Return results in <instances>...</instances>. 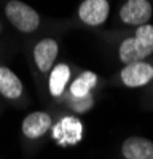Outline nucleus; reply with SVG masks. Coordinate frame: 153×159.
Returning <instances> with one entry per match:
<instances>
[{
    "mask_svg": "<svg viewBox=\"0 0 153 159\" xmlns=\"http://www.w3.org/2000/svg\"><path fill=\"white\" fill-rule=\"evenodd\" d=\"M153 54V24L136 27L132 37L124 38L118 46V57L128 65L132 62H142Z\"/></svg>",
    "mask_w": 153,
    "mask_h": 159,
    "instance_id": "obj_1",
    "label": "nucleus"
},
{
    "mask_svg": "<svg viewBox=\"0 0 153 159\" xmlns=\"http://www.w3.org/2000/svg\"><path fill=\"white\" fill-rule=\"evenodd\" d=\"M5 16L16 30L22 34H32L40 27V15L21 0H10L5 5Z\"/></svg>",
    "mask_w": 153,
    "mask_h": 159,
    "instance_id": "obj_2",
    "label": "nucleus"
},
{
    "mask_svg": "<svg viewBox=\"0 0 153 159\" xmlns=\"http://www.w3.org/2000/svg\"><path fill=\"white\" fill-rule=\"evenodd\" d=\"M51 137L59 147H73L83 139V124L76 116H64L53 124Z\"/></svg>",
    "mask_w": 153,
    "mask_h": 159,
    "instance_id": "obj_3",
    "label": "nucleus"
},
{
    "mask_svg": "<svg viewBox=\"0 0 153 159\" xmlns=\"http://www.w3.org/2000/svg\"><path fill=\"white\" fill-rule=\"evenodd\" d=\"M153 15V7L148 0H128L120 8V19L131 27L148 24Z\"/></svg>",
    "mask_w": 153,
    "mask_h": 159,
    "instance_id": "obj_4",
    "label": "nucleus"
},
{
    "mask_svg": "<svg viewBox=\"0 0 153 159\" xmlns=\"http://www.w3.org/2000/svg\"><path fill=\"white\" fill-rule=\"evenodd\" d=\"M58 54H59V43L51 37L38 40L32 49L34 62L42 73H49L53 70Z\"/></svg>",
    "mask_w": 153,
    "mask_h": 159,
    "instance_id": "obj_5",
    "label": "nucleus"
},
{
    "mask_svg": "<svg viewBox=\"0 0 153 159\" xmlns=\"http://www.w3.org/2000/svg\"><path fill=\"white\" fill-rule=\"evenodd\" d=\"M110 15L109 0H83L78 7V18L89 27L102 25Z\"/></svg>",
    "mask_w": 153,
    "mask_h": 159,
    "instance_id": "obj_6",
    "label": "nucleus"
},
{
    "mask_svg": "<svg viewBox=\"0 0 153 159\" xmlns=\"http://www.w3.org/2000/svg\"><path fill=\"white\" fill-rule=\"evenodd\" d=\"M121 83L126 88H140L148 84L153 80V65L142 61L128 64L120 72Z\"/></svg>",
    "mask_w": 153,
    "mask_h": 159,
    "instance_id": "obj_7",
    "label": "nucleus"
},
{
    "mask_svg": "<svg viewBox=\"0 0 153 159\" xmlns=\"http://www.w3.org/2000/svg\"><path fill=\"white\" fill-rule=\"evenodd\" d=\"M53 127V119L46 111H32L22 119L21 130L26 139L37 140Z\"/></svg>",
    "mask_w": 153,
    "mask_h": 159,
    "instance_id": "obj_8",
    "label": "nucleus"
},
{
    "mask_svg": "<svg viewBox=\"0 0 153 159\" xmlns=\"http://www.w3.org/2000/svg\"><path fill=\"white\" fill-rule=\"evenodd\" d=\"M124 159H153V142L145 137H128L121 145Z\"/></svg>",
    "mask_w": 153,
    "mask_h": 159,
    "instance_id": "obj_9",
    "label": "nucleus"
},
{
    "mask_svg": "<svg viewBox=\"0 0 153 159\" xmlns=\"http://www.w3.org/2000/svg\"><path fill=\"white\" fill-rule=\"evenodd\" d=\"M22 81L11 69L0 65V94L8 100H16L22 96Z\"/></svg>",
    "mask_w": 153,
    "mask_h": 159,
    "instance_id": "obj_10",
    "label": "nucleus"
},
{
    "mask_svg": "<svg viewBox=\"0 0 153 159\" xmlns=\"http://www.w3.org/2000/svg\"><path fill=\"white\" fill-rule=\"evenodd\" d=\"M49 80H48V89L49 94L53 97H61L64 92H66V88L69 84L70 80V67L67 64H58L53 67V70L49 72Z\"/></svg>",
    "mask_w": 153,
    "mask_h": 159,
    "instance_id": "obj_11",
    "label": "nucleus"
},
{
    "mask_svg": "<svg viewBox=\"0 0 153 159\" xmlns=\"http://www.w3.org/2000/svg\"><path fill=\"white\" fill-rule=\"evenodd\" d=\"M97 73L94 72H83L80 76H76L69 86V94L72 97H86L91 94V91L97 84Z\"/></svg>",
    "mask_w": 153,
    "mask_h": 159,
    "instance_id": "obj_12",
    "label": "nucleus"
},
{
    "mask_svg": "<svg viewBox=\"0 0 153 159\" xmlns=\"http://www.w3.org/2000/svg\"><path fill=\"white\" fill-rule=\"evenodd\" d=\"M66 103L69 105V108L75 113H86L93 108L94 105V97L93 94H89L86 97H72L70 94H67L66 97Z\"/></svg>",
    "mask_w": 153,
    "mask_h": 159,
    "instance_id": "obj_13",
    "label": "nucleus"
},
{
    "mask_svg": "<svg viewBox=\"0 0 153 159\" xmlns=\"http://www.w3.org/2000/svg\"><path fill=\"white\" fill-rule=\"evenodd\" d=\"M0 32H2V24H0Z\"/></svg>",
    "mask_w": 153,
    "mask_h": 159,
    "instance_id": "obj_14",
    "label": "nucleus"
}]
</instances>
